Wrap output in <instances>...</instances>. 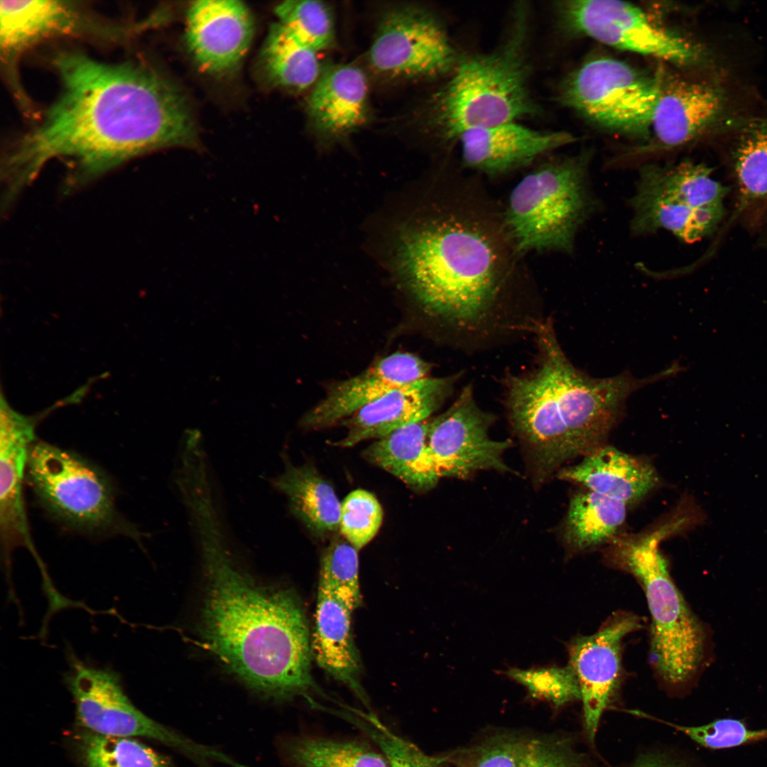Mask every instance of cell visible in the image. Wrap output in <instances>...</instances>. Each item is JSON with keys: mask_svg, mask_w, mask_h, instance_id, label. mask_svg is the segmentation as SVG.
Segmentation results:
<instances>
[{"mask_svg": "<svg viewBox=\"0 0 767 767\" xmlns=\"http://www.w3.org/2000/svg\"><path fill=\"white\" fill-rule=\"evenodd\" d=\"M566 26L613 48L676 65L697 62L701 51L657 24L639 7L616 0H574L559 6Z\"/></svg>", "mask_w": 767, "mask_h": 767, "instance_id": "7c38bea8", "label": "cell"}, {"mask_svg": "<svg viewBox=\"0 0 767 767\" xmlns=\"http://www.w3.org/2000/svg\"><path fill=\"white\" fill-rule=\"evenodd\" d=\"M352 612L331 594L317 589L312 656L321 668L348 685L367 705L359 680L361 665L351 629Z\"/></svg>", "mask_w": 767, "mask_h": 767, "instance_id": "484cf974", "label": "cell"}, {"mask_svg": "<svg viewBox=\"0 0 767 767\" xmlns=\"http://www.w3.org/2000/svg\"><path fill=\"white\" fill-rule=\"evenodd\" d=\"M456 380V375L427 377L391 391L343 420L347 435L334 445L352 447L368 439L383 438L401 428L427 420L450 394Z\"/></svg>", "mask_w": 767, "mask_h": 767, "instance_id": "ffe728a7", "label": "cell"}, {"mask_svg": "<svg viewBox=\"0 0 767 767\" xmlns=\"http://www.w3.org/2000/svg\"><path fill=\"white\" fill-rule=\"evenodd\" d=\"M75 741L82 767H176L168 757L133 737L102 735L84 729Z\"/></svg>", "mask_w": 767, "mask_h": 767, "instance_id": "1f68e13d", "label": "cell"}, {"mask_svg": "<svg viewBox=\"0 0 767 767\" xmlns=\"http://www.w3.org/2000/svg\"><path fill=\"white\" fill-rule=\"evenodd\" d=\"M62 90L34 131L6 156L2 178L18 195L54 158L70 159L69 187L134 157L166 148H197L192 109L163 75L136 61L107 63L77 51L54 58Z\"/></svg>", "mask_w": 767, "mask_h": 767, "instance_id": "6da1fadb", "label": "cell"}, {"mask_svg": "<svg viewBox=\"0 0 767 767\" xmlns=\"http://www.w3.org/2000/svg\"><path fill=\"white\" fill-rule=\"evenodd\" d=\"M656 77L658 92L650 127L659 146L671 148L690 142L722 110L724 98L717 88L663 70Z\"/></svg>", "mask_w": 767, "mask_h": 767, "instance_id": "7402d4cb", "label": "cell"}, {"mask_svg": "<svg viewBox=\"0 0 767 767\" xmlns=\"http://www.w3.org/2000/svg\"><path fill=\"white\" fill-rule=\"evenodd\" d=\"M432 210L403 230L401 273L426 312L459 325L477 322L520 266L502 207L476 179L449 171Z\"/></svg>", "mask_w": 767, "mask_h": 767, "instance_id": "7a4b0ae2", "label": "cell"}, {"mask_svg": "<svg viewBox=\"0 0 767 767\" xmlns=\"http://www.w3.org/2000/svg\"><path fill=\"white\" fill-rule=\"evenodd\" d=\"M284 755L293 767H388L381 751L355 740L297 737L285 744Z\"/></svg>", "mask_w": 767, "mask_h": 767, "instance_id": "4dcf8cb0", "label": "cell"}, {"mask_svg": "<svg viewBox=\"0 0 767 767\" xmlns=\"http://www.w3.org/2000/svg\"><path fill=\"white\" fill-rule=\"evenodd\" d=\"M274 12L281 24L304 43L320 53L334 45L335 27L330 7L317 0H288Z\"/></svg>", "mask_w": 767, "mask_h": 767, "instance_id": "836d02e7", "label": "cell"}, {"mask_svg": "<svg viewBox=\"0 0 767 767\" xmlns=\"http://www.w3.org/2000/svg\"><path fill=\"white\" fill-rule=\"evenodd\" d=\"M494 417L476 403L467 386L452 405L429 421L427 445L442 477L467 478L481 470L512 472L503 455L509 440L489 435Z\"/></svg>", "mask_w": 767, "mask_h": 767, "instance_id": "4fadbf2b", "label": "cell"}, {"mask_svg": "<svg viewBox=\"0 0 767 767\" xmlns=\"http://www.w3.org/2000/svg\"><path fill=\"white\" fill-rule=\"evenodd\" d=\"M222 528L196 535L207 580L204 636L251 688L276 700L314 689L308 619L289 589L258 583L236 561Z\"/></svg>", "mask_w": 767, "mask_h": 767, "instance_id": "3957f363", "label": "cell"}, {"mask_svg": "<svg viewBox=\"0 0 767 767\" xmlns=\"http://www.w3.org/2000/svg\"><path fill=\"white\" fill-rule=\"evenodd\" d=\"M588 158L548 160L528 171L502 207L504 223L516 251L573 250L576 234L595 205L589 187Z\"/></svg>", "mask_w": 767, "mask_h": 767, "instance_id": "52a82bcc", "label": "cell"}, {"mask_svg": "<svg viewBox=\"0 0 767 767\" xmlns=\"http://www.w3.org/2000/svg\"><path fill=\"white\" fill-rule=\"evenodd\" d=\"M528 15L526 6H517L500 45L459 58L449 80L431 97L428 124L443 142H457L470 129L539 113L529 88Z\"/></svg>", "mask_w": 767, "mask_h": 767, "instance_id": "5b68a950", "label": "cell"}, {"mask_svg": "<svg viewBox=\"0 0 767 767\" xmlns=\"http://www.w3.org/2000/svg\"><path fill=\"white\" fill-rule=\"evenodd\" d=\"M306 109L313 129L326 138L340 139L358 131L369 114L364 72L350 63L327 65L311 88Z\"/></svg>", "mask_w": 767, "mask_h": 767, "instance_id": "603a6c76", "label": "cell"}, {"mask_svg": "<svg viewBox=\"0 0 767 767\" xmlns=\"http://www.w3.org/2000/svg\"><path fill=\"white\" fill-rule=\"evenodd\" d=\"M428 419L414 423L379 439L364 451V458L415 491L430 490L442 477L428 447Z\"/></svg>", "mask_w": 767, "mask_h": 767, "instance_id": "4316f807", "label": "cell"}, {"mask_svg": "<svg viewBox=\"0 0 767 767\" xmlns=\"http://www.w3.org/2000/svg\"><path fill=\"white\" fill-rule=\"evenodd\" d=\"M318 53L277 22L261 50L262 70L273 86L293 92L311 89L322 70Z\"/></svg>", "mask_w": 767, "mask_h": 767, "instance_id": "f1b7e54d", "label": "cell"}, {"mask_svg": "<svg viewBox=\"0 0 767 767\" xmlns=\"http://www.w3.org/2000/svg\"><path fill=\"white\" fill-rule=\"evenodd\" d=\"M430 369L410 353L385 357L359 374L330 386L325 397L302 418L300 425L319 430L335 425L391 391L427 378Z\"/></svg>", "mask_w": 767, "mask_h": 767, "instance_id": "d6986e66", "label": "cell"}, {"mask_svg": "<svg viewBox=\"0 0 767 767\" xmlns=\"http://www.w3.org/2000/svg\"><path fill=\"white\" fill-rule=\"evenodd\" d=\"M641 628L638 617L619 612L594 634L575 638L569 645V666L573 671L582 701L584 727L594 744L601 717L619 687L624 638Z\"/></svg>", "mask_w": 767, "mask_h": 767, "instance_id": "5bb4252c", "label": "cell"}, {"mask_svg": "<svg viewBox=\"0 0 767 767\" xmlns=\"http://www.w3.org/2000/svg\"><path fill=\"white\" fill-rule=\"evenodd\" d=\"M344 713L346 719L363 731L384 755L388 767H447L445 755L425 753L414 743L394 733L371 713Z\"/></svg>", "mask_w": 767, "mask_h": 767, "instance_id": "e575fe53", "label": "cell"}, {"mask_svg": "<svg viewBox=\"0 0 767 767\" xmlns=\"http://www.w3.org/2000/svg\"><path fill=\"white\" fill-rule=\"evenodd\" d=\"M558 477L626 504L641 499L658 482L647 461L606 445L587 454L579 464L560 469Z\"/></svg>", "mask_w": 767, "mask_h": 767, "instance_id": "d4e9b609", "label": "cell"}, {"mask_svg": "<svg viewBox=\"0 0 767 767\" xmlns=\"http://www.w3.org/2000/svg\"><path fill=\"white\" fill-rule=\"evenodd\" d=\"M358 551L345 538H334L322 553L318 589L327 592L352 611L362 603Z\"/></svg>", "mask_w": 767, "mask_h": 767, "instance_id": "d6a6232c", "label": "cell"}, {"mask_svg": "<svg viewBox=\"0 0 767 767\" xmlns=\"http://www.w3.org/2000/svg\"><path fill=\"white\" fill-rule=\"evenodd\" d=\"M631 205L635 233L665 229L688 243L706 236L720 221L717 209L693 207L671 165L643 168Z\"/></svg>", "mask_w": 767, "mask_h": 767, "instance_id": "2e32d148", "label": "cell"}, {"mask_svg": "<svg viewBox=\"0 0 767 767\" xmlns=\"http://www.w3.org/2000/svg\"><path fill=\"white\" fill-rule=\"evenodd\" d=\"M673 530H680L676 521L651 533L615 538L606 556L642 587L652 619L650 660L665 685L676 690L686 686L697 672L704 658L705 634L659 550L660 541Z\"/></svg>", "mask_w": 767, "mask_h": 767, "instance_id": "8992f818", "label": "cell"}, {"mask_svg": "<svg viewBox=\"0 0 767 767\" xmlns=\"http://www.w3.org/2000/svg\"><path fill=\"white\" fill-rule=\"evenodd\" d=\"M506 675L525 686L529 695L555 707L580 699L577 678L570 666L521 670L511 668Z\"/></svg>", "mask_w": 767, "mask_h": 767, "instance_id": "74e56055", "label": "cell"}, {"mask_svg": "<svg viewBox=\"0 0 767 767\" xmlns=\"http://www.w3.org/2000/svg\"><path fill=\"white\" fill-rule=\"evenodd\" d=\"M445 756L455 767H589L567 739L506 729L485 734Z\"/></svg>", "mask_w": 767, "mask_h": 767, "instance_id": "44dd1931", "label": "cell"}, {"mask_svg": "<svg viewBox=\"0 0 767 767\" xmlns=\"http://www.w3.org/2000/svg\"><path fill=\"white\" fill-rule=\"evenodd\" d=\"M382 520L383 510L379 502L367 491L354 490L341 503L340 533L357 550L373 539Z\"/></svg>", "mask_w": 767, "mask_h": 767, "instance_id": "8d00e7d4", "label": "cell"}, {"mask_svg": "<svg viewBox=\"0 0 767 767\" xmlns=\"http://www.w3.org/2000/svg\"><path fill=\"white\" fill-rule=\"evenodd\" d=\"M26 479L41 507L68 528L92 535L140 539L137 530L117 510L107 475L75 452L35 442Z\"/></svg>", "mask_w": 767, "mask_h": 767, "instance_id": "ba28073f", "label": "cell"}, {"mask_svg": "<svg viewBox=\"0 0 767 767\" xmlns=\"http://www.w3.org/2000/svg\"><path fill=\"white\" fill-rule=\"evenodd\" d=\"M274 486L288 499L291 513L317 538L339 529L341 503L332 488L312 465L285 461Z\"/></svg>", "mask_w": 767, "mask_h": 767, "instance_id": "83f0119b", "label": "cell"}, {"mask_svg": "<svg viewBox=\"0 0 767 767\" xmlns=\"http://www.w3.org/2000/svg\"><path fill=\"white\" fill-rule=\"evenodd\" d=\"M735 172L742 199L767 197V124L745 134L737 148Z\"/></svg>", "mask_w": 767, "mask_h": 767, "instance_id": "d590c367", "label": "cell"}, {"mask_svg": "<svg viewBox=\"0 0 767 767\" xmlns=\"http://www.w3.org/2000/svg\"><path fill=\"white\" fill-rule=\"evenodd\" d=\"M67 655L69 666L64 682L75 705L77 723L84 729L102 735L153 739L175 749L200 767H212L222 759V751L173 731L136 708L116 672L88 665L70 650Z\"/></svg>", "mask_w": 767, "mask_h": 767, "instance_id": "9c48e42d", "label": "cell"}, {"mask_svg": "<svg viewBox=\"0 0 767 767\" xmlns=\"http://www.w3.org/2000/svg\"><path fill=\"white\" fill-rule=\"evenodd\" d=\"M533 330L540 364L530 374L510 377L507 407L533 480L540 485L567 460L602 445L628 398L659 376L636 378L624 371L594 378L568 360L550 320Z\"/></svg>", "mask_w": 767, "mask_h": 767, "instance_id": "277c9868", "label": "cell"}, {"mask_svg": "<svg viewBox=\"0 0 767 767\" xmlns=\"http://www.w3.org/2000/svg\"><path fill=\"white\" fill-rule=\"evenodd\" d=\"M254 34L249 8L235 0H200L187 11L185 41L199 69L214 76L233 73Z\"/></svg>", "mask_w": 767, "mask_h": 767, "instance_id": "9a60e30c", "label": "cell"}, {"mask_svg": "<svg viewBox=\"0 0 767 767\" xmlns=\"http://www.w3.org/2000/svg\"><path fill=\"white\" fill-rule=\"evenodd\" d=\"M367 59L371 70L384 78L415 81L452 72L459 58L430 11L399 5L379 18Z\"/></svg>", "mask_w": 767, "mask_h": 767, "instance_id": "8fae6325", "label": "cell"}, {"mask_svg": "<svg viewBox=\"0 0 767 767\" xmlns=\"http://www.w3.org/2000/svg\"><path fill=\"white\" fill-rule=\"evenodd\" d=\"M34 422L1 403L0 420V535L3 557L10 568L11 555L18 547L27 548L40 568L31 538L23 499L28 455L35 442Z\"/></svg>", "mask_w": 767, "mask_h": 767, "instance_id": "e0dca14e", "label": "cell"}, {"mask_svg": "<svg viewBox=\"0 0 767 767\" xmlns=\"http://www.w3.org/2000/svg\"><path fill=\"white\" fill-rule=\"evenodd\" d=\"M0 41L2 58L9 63L28 46L58 34H105L73 3L56 1H1Z\"/></svg>", "mask_w": 767, "mask_h": 767, "instance_id": "cb8c5ba5", "label": "cell"}, {"mask_svg": "<svg viewBox=\"0 0 767 767\" xmlns=\"http://www.w3.org/2000/svg\"><path fill=\"white\" fill-rule=\"evenodd\" d=\"M630 767H695L692 763L662 753L640 756Z\"/></svg>", "mask_w": 767, "mask_h": 767, "instance_id": "ab89813d", "label": "cell"}, {"mask_svg": "<svg viewBox=\"0 0 767 767\" xmlns=\"http://www.w3.org/2000/svg\"><path fill=\"white\" fill-rule=\"evenodd\" d=\"M575 141L566 132L540 131L508 122L468 130L457 142L463 168L497 178L525 168Z\"/></svg>", "mask_w": 767, "mask_h": 767, "instance_id": "ac0fdd59", "label": "cell"}, {"mask_svg": "<svg viewBox=\"0 0 767 767\" xmlns=\"http://www.w3.org/2000/svg\"><path fill=\"white\" fill-rule=\"evenodd\" d=\"M626 504L589 490L575 494L563 526L565 543L582 551L608 542L626 519Z\"/></svg>", "mask_w": 767, "mask_h": 767, "instance_id": "f546056e", "label": "cell"}, {"mask_svg": "<svg viewBox=\"0 0 767 767\" xmlns=\"http://www.w3.org/2000/svg\"><path fill=\"white\" fill-rule=\"evenodd\" d=\"M658 92L651 77L612 58L584 63L562 86L560 99L592 121L625 133L650 128Z\"/></svg>", "mask_w": 767, "mask_h": 767, "instance_id": "30bf717a", "label": "cell"}, {"mask_svg": "<svg viewBox=\"0 0 767 767\" xmlns=\"http://www.w3.org/2000/svg\"><path fill=\"white\" fill-rule=\"evenodd\" d=\"M682 732L695 743L710 749H724L752 744L767 739V728L750 729L735 719H716L700 726H683L659 720Z\"/></svg>", "mask_w": 767, "mask_h": 767, "instance_id": "f35d334b", "label": "cell"}]
</instances>
